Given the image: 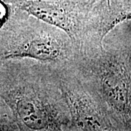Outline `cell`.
Listing matches in <instances>:
<instances>
[{"label": "cell", "mask_w": 131, "mask_h": 131, "mask_svg": "<svg viewBox=\"0 0 131 131\" xmlns=\"http://www.w3.org/2000/svg\"><path fill=\"white\" fill-rule=\"evenodd\" d=\"M0 30V61L31 59L50 65L73 60L78 50L63 31L13 6Z\"/></svg>", "instance_id": "cell-3"}, {"label": "cell", "mask_w": 131, "mask_h": 131, "mask_svg": "<svg viewBox=\"0 0 131 131\" xmlns=\"http://www.w3.org/2000/svg\"><path fill=\"white\" fill-rule=\"evenodd\" d=\"M130 52H131V42H130Z\"/></svg>", "instance_id": "cell-10"}, {"label": "cell", "mask_w": 131, "mask_h": 131, "mask_svg": "<svg viewBox=\"0 0 131 131\" xmlns=\"http://www.w3.org/2000/svg\"><path fill=\"white\" fill-rule=\"evenodd\" d=\"M72 63L97 95L115 130L131 131L130 42H103L78 51Z\"/></svg>", "instance_id": "cell-2"}, {"label": "cell", "mask_w": 131, "mask_h": 131, "mask_svg": "<svg viewBox=\"0 0 131 131\" xmlns=\"http://www.w3.org/2000/svg\"><path fill=\"white\" fill-rule=\"evenodd\" d=\"M131 20V0H109L105 21L106 37L122 22Z\"/></svg>", "instance_id": "cell-6"}, {"label": "cell", "mask_w": 131, "mask_h": 131, "mask_svg": "<svg viewBox=\"0 0 131 131\" xmlns=\"http://www.w3.org/2000/svg\"><path fill=\"white\" fill-rule=\"evenodd\" d=\"M69 37L77 50L102 45L106 0H25L15 5Z\"/></svg>", "instance_id": "cell-4"}, {"label": "cell", "mask_w": 131, "mask_h": 131, "mask_svg": "<svg viewBox=\"0 0 131 131\" xmlns=\"http://www.w3.org/2000/svg\"><path fill=\"white\" fill-rule=\"evenodd\" d=\"M52 66L70 114V131H115L97 95L75 69L72 60Z\"/></svg>", "instance_id": "cell-5"}, {"label": "cell", "mask_w": 131, "mask_h": 131, "mask_svg": "<svg viewBox=\"0 0 131 131\" xmlns=\"http://www.w3.org/2000/svg\"><path fill=\"white\" fill-rule=\"evenodd\" d=\"M107 1V4H108V5H109V0H106Z\"/></svg>", "instance_id": "cell-9"}, {"label": "cell", "mask_w": 131, "mask_h": 131, "mask_svg": "<svg viewBox=\"0 0 131 131\" xmlns=\"http://www.w3.org/2000/svg\"><path fill=\"white\" fill-rule=\"evenodd\" d=\"M0 96L19 130L70 131V114L52 65L31 59L0 61Z\"/></svg>", "instance_id": "cell-1"}, {"label": "cell", "mask_w": 131, "mask_h": 131, "mask_svg": "<svg viewBox=\"0 0 131 131\" xmlns=\"http://www.w3.org/2000/svg\"><path fill=\"white\" fill-rule=\"evenodd\" d=\"M5 0H0V24L5 22L7 19L13 5H9Z\"/></svg>", "instance_id": "cell-7"}, {"label": "cell", "mask_w": 131, "mask_h": 131, "mask_svg": "<svg viewBox=\"0 0 131 131\" xmlns=\"http://www.w3.org/2000/svg\"><path fill=\"white\" fill-rule=\"evenodd\" d=\"M5 1H6V2H8L9 4H10V5L15 6L16 4H18V3L20 2L25 1V0H5Z\"/></svg>", "instance_id": "cell-8"}]
</instances>
